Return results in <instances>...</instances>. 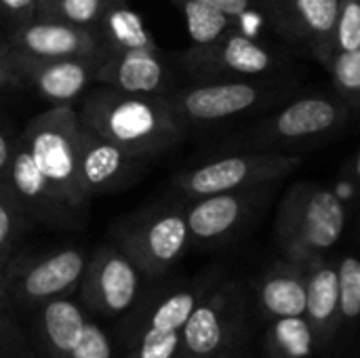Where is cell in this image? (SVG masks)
Segmentation results:
<instances>
[{
    "label": "cell",
    "instance_id": "cb8c5ba5",
    "mask_svg": "<svg viewBox=\"0 0 360 358\" xmlns=\"http://www.w3.org/2000/svg\"><path fill=\"white\" fill-rule=\"evenodd\" d=\"M173 4L184 13L192 44H207L232 30H245L243 19L232 17L202 0H173Z\"/></svg>",
    "mask_w": 360,
    "mask_h": 358
},
{
    "label": "cell",
    "instance_id": "1f68e13d",
    "mask_svg": "<svg viewBox=\"0 0 360 358\" xmlns=\"http://www.w3.org/2000/svg\"><path fill=\"white\" fill-rule=\"evenodd\" d=\"M38 13V0H0V21L6 25V32L27 23Z\"/></svg>",
    "mask_w": 360,
    "mask_h": 358
},
{
    "label": "cell",
    "instance_id": "e575fe53",
    "mask_svg": "<svg viewBox=\"0 0 360 358\" xmlns=\"http://www.w3.org/2000/svg\"><path fill=\"white\" fill-rule=\"evenodd\" d=\"M13 143H15V139H11L6 135V131L2 129V124H0V190H8V186H6V171H8V162H11Z\"/></svg>",
    "mask_w": 360,
    "mask_h": 358
},
{
    "label": "cell",
    "instance_id": "8d00e7d4",
    "mask_svg": "<svg viewBox=\"0 0 360 358\" xmlns=\"http://www.w3.org/2000/svg\"><path fill=\"white\" fill-rule=\"evenodd\" d=\"M352 181H354V186H356V192L360 194V146L359 150H356V154H354V162H352Z\"/></svg>",
    "mask_w": 360,
    "mask_h": 358
},
{
    "label": "cell",
    "instance_id": "d4e9b609",
    "mask_svg": "<svg viewBox=\"0 0 360 358\" xmlns=\"http://www.w3.org/2000/svg\"><path fill=\"white\" fill-rule=\"evenodd\" d=\"M316 346V335L306 317L276 319L268 333L270 358H308Z\"/></svg>",
    "mask_w": 360,
    "mask_h": 358
},
{
    "label": "cell",
    "instance_id": "52a82bcc",
    "mask_svg": "<svg viewBox=\"0 0 360 358\" xmlns=\"http://www.w3.org/2000/svg\"><path fill=\"white\" fill-rule=\"evenodd\" d=\"M80 131L78 110L72 106H51L42 114L34 116L19 135L42 175L76 211L84 209V200L78 190Z\"/></svg>",
    "mask_w": 360,
    "mask_h": 358
},
{
    "label": "cell",
    "instance_id": "f1b7e54d",
    "mask_svg": "<svg viewBox=\"0 0 360 358\" xmlns=\"http://www.w3.org/2000/svg\"><path fill=\"white\" fill-rule=\"evenodd\" d=\"M27 217L17 207L8 190H0V270L8 264L13 245Z\"/></svg>",
    "mask_w": 360,
    "mask_h": 358
},
{
    "label": "cell",
    "instance_id": "4fadbf2b",
    "mask_svg": "<svg viewBox=\"0 0 360 358\" xmlns=\"http://www.w3.org/2000/svg\"><path fill=\"white\" fill-rule=\"evenodd\" d=\"M257 11L270 32L295 55L323 65L331 46L340 0H259Z\"/></svg>",
    "mask_w": 360,
    "mask_h": 358
},
{
    "label": "cell",
    "instance_id": "74e56055",
    "mask_svg": "<svg viewBox=\"0 0 360 358\" xmlns=\"http://www.w3.org/2000/svg\"><path fill=\"white\" fill-rule=\"evenodd\" d=\"M209 358H236L234 344H232V346H228V348H224V350H219V352H215L213 357H209Z\"/></svg>",
    "mask_w": 360,
    "mask_h": 358
},
{
    "label": "cell",
    "instance_id": "836d02e7",
    "mask_svg": "<svg viewBox=\"0 0 360 358\" xmlns=\"http://www.w3.org/2000/svg\"><path fill=\"white\" fill-rule=\"evenodd\" d=\"M202 2L213 4L215 8H219V11H224V13H228L232 17H238V19H245V15L253 13V11L259 13L257 11L259 0H202Z\"/></svg>",
    "mask_w": 360,
    "mask_h": 358
},
{
    "label": "cell",
    "instance_id": "e0dca14e",
    "mask_svg": "<svg viewBox=\"0 0 360 358\" xmlns=\"http://www.w3.org/2000/svg\"><path fill=\"white\" fill-rule=\"evenodd\" d=\"M6 186L25 217L53 226H74L76 209H72L36 167L30 150L17 137L6 171Z\"/></svg>",
    "mask_w": 360,
    "mask_h": 358
},
{
    "label": "cell",
    "instance_id": "277c9868",
    "mask_svg": "<svg viewBox=\"0 0 360 358\" xmlns=\"http://www.w3.org/2000/svg\"><path fill=\"white\" fill-rule=\"evenodd\" d=\"M356 112L333 91H314L291 99L274 114L262 118L228 148L255 152H289L293 148L321 143L340 135Z\"/></svg>",
    "mask_w": 360,
    "mask_h": 358
},
{
    "label": "cell",
    "instance_id": "ac0fdd59",
    "mask_svg": "<svg viewBox=\"0 0 360 358\" xmlns=\"http://www.w3.org/2000/svg\"><path fill=\"white\" fill-rule=\"evenodd\" d=\"M4 44L34 57L103 59L105 49L93 30L65 23L61 19H38L4 32Z\"/></svg>",
    "mask_w": 360,
    "mask_h": 358
},
{
    "label": "cell",
    "instance_id": "d590c367",
    "mask_svg": "<svg viewBox=\"0 0 360 358\" xmlns=\"http://www.w3.org/2000/svg\"><path fill=\"white\" fill-rule=\"evenodd\" d=\"M61 0H38V19H55L57 17V8H59Z\"/></svg>",
    "mask_w": 360,
    "mask_h": 358
},
{
    "label": "cell",
    "instance_id": "3957f363",
    "mask_svg": "<svg viewBox=\"0 0 360 358\" xmlns=\"http://www.w3.org/2000/svg\"><path fill=\"white\" fill-rule=\"evenodd\" d=\"M346 222L348 209L331 188L297 181L281 198L274 238L287 262L308 264L325 257L340 243Z\"/></svg>",
    "mask_w": 360,
    "mask_h": 358
},
{
    "label": "cell",
    "instance_id": "30bf717a",
    "mask_svg": "<svg viewBox=\"0 0 360 358\" xmlns=\"http://www.w3.org/2000/svg\"><path fill=\"white\" fill-rule=\"evenodd\" d=\"M281 179L186 200V219L192 245L224 247L236 241L278 196Z\"/></svg>",
    "mask_w": 360,
    "mask_h": 358
},
{
    "label": "cell",
    "instance_id": "d6a6232c",
    "mask_svg": "<svg viewBox=\"0 0 360 358\" xmlns=\"http://www.w3.org/2000/svg\"><path fill=\"white\" fill-rule=\"evenodd\" d=\"M17 87H27V84L13 61L8 46L0 44V89H17Z\"/></svg>",
    "mask_w": 360,
    "mask_h": 358
},
{
    "label": "cell",
    "instance_id": "8fae6325",
    "mask_svg": "<svg viewBox=\"0 0 360 358\" xmlns=\"http://www.w3.org/2000/svg\"><path fill=\"white\" fill-rule=\"evenodd\" d=\"M89 255L65 247L42 257L6 264L0 270V300L6 306L34 308L68 298L82 281Z\"/></svg>",
    "mask_w": 360,
    "mask_h": 358
},
{
    "label": "cell",
    "instance_id": "7402d4cb",
    "mask_svg": "<svg viewBox=\"0 0 360 358\" xmlns=\"http://www.w3.org/2000/svg\"><path fill=\"white\" fill-rule=\"evenodd\" d=\"M259 310L268 319L306 317V266L281 262L255 285Z\"/></svg>",
    "mask_w": 360,
    "mask_h": 358
},
{
    "label": "cell",
    "instance_id": "4dcf8cb0",
    "mask_svg": "<svg viewBox=\"0 0 360 358\" xmlns=\"http://www.w3.org/2000/svg\"><path fill=\"white\" fill-rule=\"evenodd\" d=\"M0 358H34L32 348H27L6 314V304L0 300Z\"/></svg>",
    "mask_w": 360,
    "mask_h": 358
},
{
    "label": "cell",
    "instance_id": "ab89813d",
    "mask_svg": "<svg viewBox=\"0 0 360 358\" xmlns=\"http://www.w3.org/2000/svg\"><path fill=\"white\" fill-rule=\"evenodd\" d=\"M0 44H4V34L0 32Z\"/></svg>",
    "mask_w": 360,
    "mask_h": 358
},
{
    "label": "cell",
    "instance_id": "44dd1931",
    "mask_svg": "<svg viewBox=\"0 0 360 358\" xmlns=\"http://www.w3.org/2000/svg\"><path fill=\"white\" fill-rule=\"evenodd\" d=\"M306 266V319L310 321L316 344L327 346L340 325V285L338 264L325 257Z\"/></svg>",
    "mask_w": 360,
    "mask_h": 358
},
{
    "label": "cell",
    "instance_id": "9a60e30c",
    "mask_svg": "<svg viewBox=\"0 0 360 358\" xmlns=\"http://www.w3.org/2000/svg\"><path fill=\"white\" fill-rule=\"evenodd\" d=\"M245 306L238 283L211 287L184 327L179 358H209L232 346L245 325Z\"/></svg>",
    "mask_w": 360,
    "mask_h": 358
},
{
    "label": "cell",
    "instance_id": "2e32d148",
    "mask_svg": "<svg viewBox=\"0 0 360 358\" xmlns=\"http://www.w3.org/2000/svg\"><path fill=\"white\" fill-rule=\"evenodd\" d=\"M150 162V158L137 156L82 129L78 146V190L82 200L127 190L146 173Z\"/></svg>",
    "mask_w": 360,
    "mask_h": 358
},
{
    "label": "cell",
    "instance_id": "7c38bea8",
    "mask_svg": "<svg viewBox=\"0 0 360 358\" xmlns=\"http://www.w3.org/2000/svg\"><path fill=\"white\" fill-rule=\"evenodd\" d=\"M34 358H114L108 333L68 298L40 306L32 327Z\"/></svg>",
    "mask_w": 360,
    "mask_h": 358
},
{
    "label": "cell",
    "instance_id": "d6986e66",
    "mask_svg": "<svg viewBox=\"0 0 360 358\" xmlns=\"http://www.w3.org/2000/svg\"><path fill=\"white\" fill-rule=\"evenodd\" d=\"M13 61L27 87H34L51 106H72L89 87L95 84V74L101 59L74 57H34L11 49Z\"/></svg>",
    "mask_w": 360,
    "mask_h": 358
},
{
    "label": "cell",
    "instance_id": "f35d334b",
    "mask_svg": "<svg viewBox=\"0 0 360 358\" xmlns=\"http://www.w3.org/2000/svg\"><path fill=\"white\" fill-rule=\"evenodd\" d=\"M356 232H359V243H360V215H359V226H356Z\"/></svg>",
    "mask_w": 360,
    "mask_h": 358
},
{
    "label": "cell",
    "instance_id": "83f0119b",
    "mask_svg": "<svg viewBox=\"0 0 360 358\" xmlns=\"http://www.w3.org/2000/svg\"><path fill=\"white\" fill-rule=\"evenodd\" d=\"M340 285V319L354 321L360 317V260L356 255H344L338 262Z\"/></svg>",
    "mask_w": 360,
    "mask_h": 358
},
{
    "label": "cell",
    "instance_id": "484cf974",
    "mask_svg": "<svg viewBox=\"0 0 360 358\" xmlns=\"http://www.w3.org/2000/svg\"><path fill=\"white\" fill-rule=\"evenodd\" d=\"M323 68L331 76L333 91L360 114V49L333 55Z\"/></svg>",
    "mask_w": 360,
    "mask_h": 358
},
{
    "label": "cell",
    "instance_id": "5b68a950",
    "mask_svg": "<svg viewBox=\"0 0 360 358\" xmlns=\"http://www.w3.org/2000/svg\"><path fill=\"white\" fill-rule=\"evenodd\" d=\"M211 287L209 279H200L139 298L124 327V358H179L184 327Z\"/></svg>",
    "mask_w": 360,
    "mask_h": 358
},
{
    "label": "cell",
    "instance_id": "5bb4252c",
    "mask_svg": "<svg viewBox=\"0 0 360 358\" xmlns=\"http://www.w3.org/2000/svg\"><path fill=\"white\" fill-rule=\"evenodd\" d=\"M141 270L114 243L97 247L80 281L84 310L105 319L129 314L141 298Z\"/></svg>",
    "mask_w": 360,
    "mask_h": 358
},
{
    "label": "cell",
    "instance_id": "7a4b0ae2",
    "mask_svg": "<svg viewBox=\"0 0 360 358\" xmlns=\"http://www.w3.org/2000/svg\"><path fill=\"white\" fill-rule=\"evenodd\" d=\"M295 89L293 76L276 74L268 78L232 80H192L188 87H175L167 101L177 120L190 129L217 127L249 114L278 106Z\"/></svg>",
    "mask_w": 360,
    "mask_h": 358
},
{
    "label": "cell",
    "instance_id": "603a6c76",
    "mask_svg": "<svg viewBox=\"0 0 360 358\" xmlns=\"http://www.w3.org/2000/svg\"><path fill=\"white\" fill-rule=\"evenodd\" d=\"M95 32L105 49V55L158 49L156 40L146 30L141 17L129 6L127 0H110Z\"/></svg>",
    "mask_w": 360,
    "mask_h": 358
},
{
    "label": "cell",
    "instance_id": "9c48e42d",
    "mask_svg": "<svg viewBox=\"0 0 360 358\" xmlns=\"http://www.w3.org/2000/svg\"><path fill=\"white\" fill-rule=\"evenodd\" d=\"M302 162L304 156L291 152L232 150L230 154L211 158L198 167L181 171L173 179V188L186 200H192L200 196L232 192L283 179L297 171Z\"/></svg>",
    "mask_w": 360,
    "mask_h": 358
},
{
    "label": "cell",
    "instance_id": "8992f818",
    "mask_svg": "<svg viewBox=\"0 0 360 358\" xmlns=\"http://www.w3.org/2000/svg\"><path fill=\"white\" fill-rule=\"evenodd\" d=\"M112 236L146 279H162L192 245L184 205H156L133 213L116 224Z\"/></svg>",
    "mask_w": 360,
    "mask_h": 358
},
{
    "label": "cell",
    "instance_id": "4316f807",
    "mask_svg": "<svg viewBox=\"0 0 360 358\" xmlns=\"http://www.w3.org/2000/svg\"><path fill=\"white\" fill-rule=\"evenodd\" d=\"M360 49V0H340V11H338V21L331 38L329 53L323 61L331 59L333 55L340 53H350Z\"/></svg>",
    "mask_w": 360,
    "mask_h": 358
},
{
    "label": "cell",
    "instance_id": "ba28073f",
    "mask_svg": "<svg viewBox=\"0 0 360 358\" xmlns=\"http://www.w3.org/2000/svg\"><path fill=\"white\" fill-rule=\"evenodd\" d=\"M175 63L192 80L268 78L287 72L285 53L245 30H232L207 44L175 53Z\"/></svg>",
    "mask_w": 360,
    "mask_h": 358
},
{
    "label": "cell",
    "instance_id": "6da1fadb",
    "mask_svg": "<svg viewBox=\"0 0 360 358\" xmlns=\"http://www.w3.org/2000/svg\"><path fill=\"white\" fill-rule=\"evenodd\" d=\"M78 120L82 129L150 160L179 146L188 133L167 95H133L105 84L89 89Z\"/></svg>",
    "mask_w": 360,
    "mask_h": 358
},
{
    "label": "cell",
    "instance_id": "f546056e",
    "mask_svg": "<svg viewBox=\"0 0 360 358\" xmlns=\"http://www.w3.org/2000/svg\"><path fill=\"white\" fill-rule=\"evenodd\" d=\"M108 2L110 0H61L55 19L95 32L105 13Z\"/></svg>",
    "mask_w": 360,
    "mask_h": 358
},
{
    "label": "cell",
    "instance_id": "ffe728a7",
    "mask_svg": "<svg viewBox=\"0 0 360 358\" xmlns=\"http://www.w3.org/2000/svg\"><path fill=\"white\" fill-rule=\"evenodd\" d=\"M95 84H105L133 95H167L175 89L160 49L108 53L99 61Z\"/></svg>",
    "mask_w": 360,
    "mask_h": 358
}]
</instances>
